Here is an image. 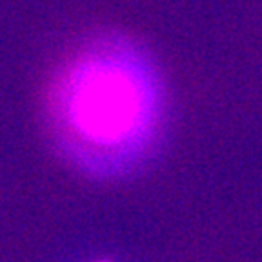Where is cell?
I'll return each mask as SVG.
<instances>
[{"label": "cell", "mask_w": 262, "mask_h": 262, "mask_svg": "<svg viewBox=\"0 0 262 262\" xmlns=\"http://www.w3.org/2000/svg\"><path fill=\"white\" fill-rule=\"evenodd\" d=\"M97 262H107V260H97Z\"/></svg>", "instance_id": "2"}, {"label": "cell", "mask_w": 262, "mask_h": 262, "mask_svg": "<svg viewBox=\"0 0 262 262\" xmlns=\"http://www.w3.org/2000/svg\"><path fill=\"white\" fill-rule=\"evenodd\" d=\"M160 77L127 40L98 42L60 70L48 111L64 153L100 177L129 171L155 142L162 120Z\"/></svg>", "instance_id": "1"}]
</instances>
